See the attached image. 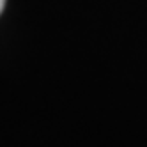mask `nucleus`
Here are the masks:
<instances>
[{
	"label": "nucleus",
	"instance_id": "obj_1",
	"mask_svg": "<svg viewBox=\"0 0 147 147\" xmlns=\"http://www.w3.org/2000/svg\"><path fill=\"white\" fill-rule=\"evenodd\" d=\"M4 5H5V0H0V13L4 11Z\"/></svg>",
	"mask_w": 147,
	"mask_h": 147
}]
</instances>
